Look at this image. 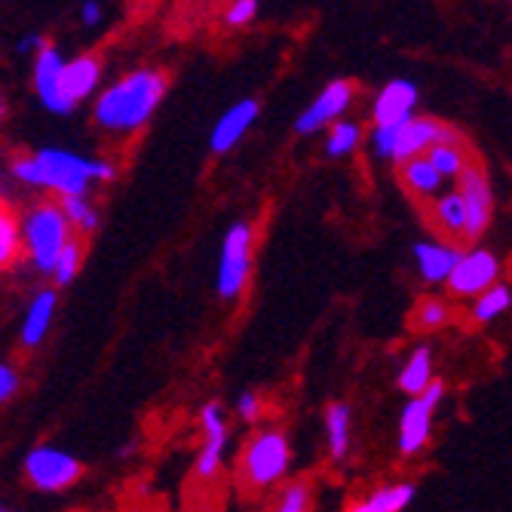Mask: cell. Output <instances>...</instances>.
<instances>
[{
    "mask_svg": "<svg viewBox=\"0 0 512 512\" xmlns=\"http://www.w3.org/2000/svg\"><path fill=\"white\" fill-rule=\"evenodd\" d=\"M279 509L283 512H304L310 509V488L304 482H295L283 491V500H279Z\"/></svg>",
    "mask_w": 512,
    "mask_h": 512,
    "instance_id": "31",
    "label": "cell"
},
{
    "mask_svg": "<svg viewBox=\"0 0 512 512\" xmlns=\"http://www.w3.org/2000/svg\"><path fill=\"white\" fill-rule=\"evenodd\" d=\"M252 270V227L246 221H237L227 230L221 264H218V295L237 298L243 295Z\"/></svg>",
    "mask_w": 512,
    "mask_h": 512,
    "instance_id": "5",
    "label": "cell"
},
{
    "mask_svg": "<svg viewBox=\"0 0 512 512\" xmlns=\"http://www.w3.org/2000/svg\"><path fill=\"white\" fill-rule=\"evenodd\" d=\"M258 13V0H234L227 7V25H249Z\"/></svg>",
    "mask_w": 512,
    "mask_h": 512,
    "instance_id": "33",
    "label": "cell"
},
{
    "mask_svg": "<svg viewBox=\"0 0 512 512\" xmlns=\"http://www.w3.org/2000/svg\"><path fill=\"white\" fill-rule=\"evenodd\" d=\"M445 387L433 381L421 396H414L405 411H402V424H399V448L402 454H417L427 439H430V424H433V408L439 405Z\"/></svg>",
    "mask_w": 512,
    "mask_h": 512,
    "instance_id": "7",
    "label": "cell"
},
{
    "mask_svg": "<svg viewBox=\"0 0 512 512\" xmlns=\"http://www.w3.org/2000/svg\"><path fill=\"white\" fill-rule=\"evenodd\" d=\"M427 157L436 163V169L445 175V178H460L463 169L470 166L467 154H463V148L457 145V138H448V142H439L427 151Z\"/></svg>",
    "mask_w": 512,
    "mask_h": 512,
    "instance_id": "24",
    "label": "cell"
},
{
    "mask_svg": "<svg viewBox=\"0 0 512 512\" xmlns=\"http://www.w3.org/2000/svg\"><path fill=\"white\" fill-rule=\"evenodd\" d=\"M62 71H65V62L59 56V50L53 46H43L37 53V62H34V89H37V99L43 102L46 111L53 114H71L74 105L65 99L62 92Z\"/></svg>",
    "mask_w": 512,
    "mask_h": 512,
    "instance_id": "9",
    "label": "cell"
},
{
    "mask_svg": "<svg viewBox=\"0 0 512 512\" xmlns=\"http://www.w3.org/2000/svg\"><path fill=\"white\" fill-rule=\"evenodd\" d=\"M80 261H83L80 243H77V240H68V246L62 249V255H59V261H56V270H53V276H56V283H59V286L74 283V276H77V270H80Z\"/></svg>",
    "mask_w": 512,
    "mask_h": 512,
    "instance_id": "28",
    "label": "cell"
},
{
    "mask_svg": "<svg viewBox=\"0 0 512 512\" xmlns=\"http://www.w3.org/2000/svg\"><path fill=\"white\" fill-rule=\"evenodd\" d=\"M83 22L86 25H99V19H102V10H99V4H96V0H86V4H83Z\"/></svg>",
    "mask_w": 512,
    "mask_h": 512,
    "instance_id": "37",
    "label": "cell"
},
{
    "mask_svg": "<svg viewBox=\"0 0 512 512\" xmlns=\"http://www.w3.org/2000/svg\"><path fill=\"white\" fill-rule=\"evenodd\" d=\"M414 497V485H387V488H378L368 500L356 503L353 509L356 512H399L411 503Z\"/></svg>",
    "mask_w": 512,
    "mask_h": 512,
    "instance_id": "22",
    "label": "cell"
},
{
    "mask_svg": "<svg viewBox=\"0 0 512 512\" xmlns=\"http://www.w3.org/2000/svg\"><path fill=\"white\" fill-rule=\"evenodd\" d=\"M497 273H500L497 258L485 249H473L457 261L454 273L448 276V289L460 298H473V295L479 298L485 289L494 286Z\"/></svg>",
    "mask_w": 512,
    "mask_h": 512,
    "instance_id": "8",
    "label": "cell"
},
{
    "mask_svg": "<svg viewBox=\"0 0 512 512\" xmlns=\"http://www.w3.org/2000/svg\"><path fill=\"white\" fill-rule=\"evenodd\" d=\"M71 240V218L65 206L40 203L25 212L22 218V243L40 273H53L62 249Z\"/></svg>",
    "mask_w": 512,
    "mask_h": 512,
    "instance_id": "3",
    "label": "cell"
},
{
    "mask_svg": "<svg viewBox=\"0 0 512 512\" xmlns=\"http://www.w3.org/2000/svg\"><path fill=\"white\" fill-rule=\"evenodd\" d=\"M237 411H240L243 421H258V414H261V399H258L255 393H243V396L237 399Z\"/></svg>",
    "mask_w": 512,
    "mask_h": 512,
    "instance_id": "34",
    "label": "cell"
},
{
    "mask_svg": "<svg viewBox=\"0 0 512 512\" xmlns=\"http://www.w3.org/2000/svg\"><path fill=\"white\" fill-rule=\"evenodd\" d=\"M460 258H463V252L457 246H445V243H417L414 246L417 270H421L427 283H448V276L454 273Z\"/></svg>",
    "mask_w": 512,
    "mask_h": 512,
    "instance_id": "16",
    "label": "cell"
},
{
    "mask_svg": "<svg viewBox=\"0 0 512 512\" xmlns=\"http://www.w3.org/2000/svg\"><path fill=\"white\" fill-rule=\"evenodd\" d=\"M166 96V77L160 71L142 68L114 83L96 102V123L111 132L142 129Z\"/></svg>",
    "mask_w": 512,
    "mask_h": 512,
    "instance_id": "1",
    "label": "cell"
},
{
    "mask_svg": "<svg viewBox=\"0 0 512 512\" xmlns=\"http://www.w3.org/2000/svg\"><path fill=\"white\" fill-rule=\"evenodd\" d=\"M99 77H102V65L89 56H80L74 62H65V71H62V92L65 99L77 108V102H83L86 96H92V89L99 86Z\"/></svg>",
    "mask_w": 512,
    "mask_h": 512,
    "instance_id": "17",
    "label": "cell"
},
{
    "mask_svg": "<svg viewBox=\"0 0 512 512\" xmlns=\"http://www.w3.org/2000/svg\"><path fill=\"white\" fill-rule=\"evenodd\" d=\"M53 313H56V292L53 289H43L31 301L28 316H25V325H22V344L25 347H37L46 338V329H50Z\"/></svg>",
    "mask_w": 512,
    "mask_h": 512,
    "instance_id": "20",
    "label": "cell"
},
{
    "mask_svg": "<svg viewBox=\"0 0 512 512\" xmlns=\"http://www.w3.org/2000/svg\"><path fill=\"white\" fill-rule=\"evenodd\" d=\"M16 387H19V375L10 365H4L0 368V399H10L16 393Z\"/></svg>",
    "mask_w": 512,
    "mask_h": 512,
    "instance_id": "35",
    "label": "cell"
},
{
    "mask_svg": "<svg viewBox=\"0 0 512 512\" xmlns=\"http://www.w3.org/2000/svg\"><path fill=\"white\" fill-rule=\"evenodd\" d=\"M402 181L411 194L430 200V197H439L442 181H448V178L436 169V163L427 154H421V157H411L402 163Z\"/></svg>",
    "mask_w": 512,
    "mask_h": 512,
    "instance_id": "18",
    "label": "cell"
},
{
    "mask_svg": "<svg viewBox=\"0 0 512 512\" xmlns=\"http://www.w3.org/2000/svg\"><path fill=\"white\" fill-rule=\"evenodd\" d=\"M19 252V224L13 221L10 212L0 215V264L10 267Z\"/></svg>",
    "mask_w": 512,
    "mask_h": 512,
    "instance_id": "29",
    "label": "cell"
},
{
    "mask_svg": "<svg viewBox=\"0 0 512 512\" xmlns=\"http://www.w3.org/2000/svg\"><path fill=\"white\" fill-rule=\"evenodd\" d=\"M356 145H359V126L335 123L329 132V142H325V151H329V157H344V154H353Z\"/></svg>",
    "mask_w": 512,
    "mask_h": 512,
    "instance_id": "26",
    "label": "cell"
},
{
    "mask_svg": "<svg viewBox=\"0 0 512 512\" xmlns=\"http://www.w3.org/2000/svg\"><path fill=\"white\" fill-rule=\"evenodd\" d=\"M325 433H329V451L335 460H341L350 448V408L332 405L325 414Z\"/></svg>",
    "mask_w": 512,
    "mask_h": 512,
    "instance_id": "23",
    "label": "cell"
},
{
    "mask_svg": "<svg viewBox=\"0 0 512 512\" xmlns=\"http://www.w3.org/2000/svg\"><path fill=\"white\" fill-rule=\"evenodd\" d=\"M25 476L37 491H62L80 479V463L59 448H34L25 457Z\"/></svg>",
    "mask_w": 512,
    "mask_h": 512,
    "instance_id": "6",
    "label": "cell"
},
{
    "mask_svg": "<svg viewBox=\"0 0 512 512\" xmlns=\"http://www.w3.org/2000/svg\"><path fill=\"white\" fill-rule=\"evenodd\" d=\"M353 102V86L347 80H335L329 83L322 92H319V99L298 117V132L301 135H310L322 126H329L332 120H338Z\"/></svg>",
    "mask_w": 512,
    "mask_h": 512,
    "instance_id": "12",
    "label": "cell"
},
{
    "mask_svg": "<svg viewBox=\"0 0 512 512\" xmlns=\"http://www.w3.org/2000/svg\"><path fill=\"white\" fill-rule=\"evenodd\" d=\"M200 424L206 430V445L197 457V476L200 479H212L221 467V454L227 445V427H224V411L218 402H209L200 414Z\"/></svg>",
    "mask_w": 512,
    "mask_h": 512,
    "instance_id": "13",
    "label": "cell"
},
{
    "mask_svg": "<svg viewBox=\"0 0 512 512\" xmlns=\"http://www.w3.org/2000/svg\"><path fill=\"white\" fill-rule=\"evenodd\" d=\"M255 117H258V102L246 99V102L234 105V108H230V111L215 123L212 138H209V148H212L215 154H227V151L234 148V145L240 142V138L249 132V126L255 123Z\"/></svg>",
    "mask_w": 512,
    "mask_h": 512,
    "instance_id": "14",
    "label": "cell"
},
{
    "mask_svg": "<svg viewBox=\"0 0 512 512\" xmlns=\"http://www.w3.org/2000/svg\"><path fill=\"white\" fill-rule=\"evenodd\" d=\"M448 138H457V135H454L451 129H445L442 123H436V120H430V117H411V120H405L402 129H399V142H396L393 160L402 166L405 160L427 154L433 145L448 142Z\"/></svg>",
    "mask_w": 512,
    "mask_h": 512,
    "instance_id": "11",
    "label": "cell"
},
{
    "mask_svg": "<svg viewBox=\"0 0 512 512\" xmlns=\"http://www.w3.org/2000/svg\"><path fill=\"white\" fill-rule=\"evenodd\" d=\"M417 89L408 80H393L375 99V123H405L414 117Z\"/></svg>",
    "mask_w": 512,
    "mask_h": 512,
    "instance_id": "15",
    "label": "cell"
},
{
    "mask_svg": "<svg viewBox=\"0 0 512 512\" xmlns=\"http://www.w3.org/2000/svg\"><path fill=\"white\" fill-rule=\"evenodd\" d=\"M445 319H448V307L442 301H424L421 310H417V325L421 329H439Z\"/></svg>",
    "mask_w": 512,
    "mask_h": 512,
    "instance_id": "32",
    "label": "cell"
},
{
    "mask_svg": "<svg viewBox=\"0 0 512 512\" xmlns=\"http://www.w3.org/2000/svg\"><path fill=\"white\" fill-rule=\"evenodd\" d=\"M460 194L467 200V212H470V221H467V237L463 240H479L485 234V227L491 221V184H488V175L470 163L460 175Z\"/></svg>",
    "mask_w": 512,
    "mask_h": 512,
    "instance_id": "10",
    "label": "cell"
},
{
    "mask_svg": "<svg viewBox=\"0 0 512 512\" xmlns=\"http://www.w3.org/2000/svg\"><path fill=\"white\" fill-rule=\"evenodd\" d=\"M43 46H50V43H46L43 37H37V34H31V37H22V40H19V46H16V50H19V53L25 56V53H40Z\"/></svg>",
    "mask_w": 512,
    "mask_h": 512,
    "instance_id": "36",
    "label": "cell"
},
{
    "mask_svg": "<svg viewBox=\"0 0 512 512\" xmlns=\"http://www.w3.org/2000/svg\"><path fill=\"white\" fill-rule=\"evenodd\" d=\"M509 304H512V292H509L506 286H491V289H485V292L479 295L473 316H476V322L485 325V322L497 319L503 310H509Z\"/></svg>",
    "mask_w": 512,
    "mask_h": 512,
    "instance_id": "25",
    "label": "cell"
},
{
    "mask_svg": "<svg viewBox=\"0 0 512 512\" xmlns=\"http://www.w3.org/2000/svg\"><path fill=\"white\" fill-rule=\"evenodd\" d=\"M467 221H470V212H467V200H463L460 188L451 194H439L433 200V224H439L442 234L454 240L467 237Z\"/></svg>",
    "mask_w": 512,
    "mask_h": 512,
    "instance_id": "19",
    "label": "cell"
},
{
    "mask_svg": "<svg viewBox=\"0 0 512 512\" xmlns=\"http://www.w3.org/2000/svg\"><path fill=\"white\" fill-rule=\"evenodd\" d=\"M399 129H402V123H375V132H371V148H375L378 157L393 160L396 142H399Z\"/></svg>",
    "mask_w": 512,
    "mask_h": 512,
    "instance_id": "30",
    "label": "cell"
},
{
    "mask_svg": "<svg viewBox=\"0 0 512 512\" xmlns=\"http://www.w3.org/2000/svg\"><path fill=\"white\" fill-rule=\"evenodd\" d=\"M289 470V442L283 433L264 430L243 451V482L252 488H267Z\"/></svg>",
    "mask_w": 512,
    "mask_h": 512,
    "instance_id": "4",
    "label": "cell"
},
{
    "mask_svg": "<svg viewBox=\"0 0 512 512\" xmlns=\"http://www.w3.org/2000/svg\"><path fill=\"white\" fill-rule=\"evenodd\" d=\"M430 384H433V356H430V347H417L411 353V359L405 362V368H402L399 387L408 396H421Z\"/></svg>",
    "mask_w": 512,
    "mask_h": 512,
    "instance_id": "21",
    "label": "cell"
},
{
    "mask_svg": "<svg viewBox=\"0 0 512 512\" xmlns=\"http://www.w3.org/2000/svg\"><path fill=\"white\" fill-rule=\"evenodd\" d=\"M62 206H65V212H68V218H71V224H74L77 230H83V234H92V230H96L99 215H96V209H92V206L83 200V194L62 197Z\"/></svg>",
    "mask_w": 512,
    "mask_h": 512,
    "instance_id": "27",
    "label": "cell"
},
{
    "mask_svg": "<svg viewBox=\"0 0 512 512\" xmlns=\"http://www.w3.org/2000/svg\"><path fill=\"white\" fill-rule=\"evenodd\" d=\"M13 175L25 184H34V188H50L62 197H71L86 191L89 178H114V166L105 160H83L62 148H43L34 157L16 160Z\"/></svg>",
    "mask_w": 512,
    "mask_h": 512,
    "instance_id": "2",
    "label": "cell"
}]
</instances>
